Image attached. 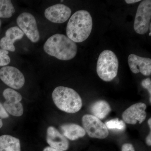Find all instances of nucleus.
Masks as SVG:
<instances>
[{"label": "nucleus", "mask_w": 151, "mask_h": 151, "mask_svg": "<svg viewBox=\"0 0 151 151\" xmlns=\"http://www.w3.org/2000/svg\"><path fill=\"white\" fill-rule=\"evenodd\" d=\"M45 52L62 60L73 59L77 54V45L67 36L56 34L49 37L43 45Z\"/></svg>", "instance_id": "1"}, {"label": "nucleus", "mask_w": 151, "mask_h": 151, "mask_svg": "<svg viewBox=\"0 0 151 151\" xmlns=\"http://www.w3.org/2000/svg\"><path fill=\"white\" fill-rule=\"evenodd\" d=\"M92 25V17L89 12L84 10L77 11L68 22L66 35L75 43L83 42L90 35Z\"/></svg>", "instance_id": "2"}, {"label": "nucleus", "mask_w": 151, "mask_h": 151, "mask_svg": "<svg viewBox=\"0 0 151 151\" xmlns=\"http://www.w3.org/2000/svg\"><path fill=\"white\" fill-rule=\"evenodd\" d=\"M52 97L57 107L66 113H77L82 108V100L80 95L69 87L58 86L52 92Z\"/></svg>", "instance_id": "3"}, {"label": "nucleus", "mask_w": 151, "mask_h": 151, "mask_svg": "<svg viewBox=\"0 0 151 151\" xmlns=\"http://www.w3.org/2000/svg\"><path fill=\"white\" fill-rule=\"evenodd\" d=\"M119 61L114 52L106 50L100 53L97 64V72L103 81L109 82L118 74Z\"/></svg>", "instance_id": "4"}, {"label": "nucleus", "mask_w": 151, "mask_h": 151, "mask_svg": "<svg viewBox=\"0 0 151 151\" xmlns=\"http://www.w3.org/2000/svg\"><path fill=\"white\" fill-rule=\"evenodd\" d=\"M16 22L18 27L31 42L37 43L39 41L40 33L33 15L28 12H24L17 17Z\"/></svg>", "instance_id": "5"}, {"label": "nucleus", "mask_w": 151, "mask_h": 151, "mask_svg": "<svg viewBox=\"0 0 151 151\" xmlns=\"http://www.w3.org/2000/svg\"><path fill=\"white\" fill-rule=\"evenodd\" d=\"M151 19V1H142L135 16L134 25L135 31L139 34L145 35L149 30Z\"/></svg>", "instance_id": "6"}, {"label": "nucleus", "mask_w": 151, "mask_h": 151, "mask_svg": "<svg viewBox=\"0 0 151 151\" xmlns=\"http://www.w3.org/2000/svg\"><path fill=\"white\" fill-rule=\"evenodd\" d=\"M82 123L83 129L90 137L104 139L109 135L105 124L93 115H84L82 118Z\"/></svg>", "instance_id": "7"}, {"label": "nucleus", "mask_w": 151, "mask_h": 151, "mask_svg": "<svg viewBox=\"0 0 151 151\" xmlns=\"http://www.w3.org/2000/svg\"><path fill=\"white\" fill-rule=\"evenodd\" d=\"M0 79L11 88L21 89L25 84L24 75L18 68L6 65L0 69Z\"/></svg>", "instance_id": "8"}, {"label": "nucleus", "mask_w": 151, "mask_h": 151, "mask_svg": "<svg viewBox=\"0 0 151 151\" xmlns=\"http://www.w3.org/2000/svg\"><path fill=\"white\" fill-rule=\"evenodd\" d=\"M71 10L68 6L58 4L50 6L45 10V17L54 23L61 24L70 17Z\"/></svg>", "instance_id": "9"}, {"label": "nucleus", "mask_w": 151, "mask_h": 151, "mask_svg": "<svg viewBox=\"0 0 151 151\" xmlns=\"http://www.w3.org/2000/svg\"><path fill=\"white\" fill-rule=\"evenodd\" d=\"M147 105L145 103H138L131 105L122 114L124 122L127 124L135 125L137 122L142 124L147 117L146 110Z\"/></svg>", "instance_id": "10"}, {"label": "nucleus", "mask_w": 151, "mask_h": 151, "mask_svg": "<svg viewBox=\"0 0 151 151\" xmlns=\"http://www.w3.org/2000/svg\"><path fill=\"white\" fill-rule=\"evenodd\" d=\"M128 63L131 71L137 74L140 72L143 75L149 76L151 74V59L142 57L134 54L130 55Z\"/></svg>", "instance_id": "11"}, {"label": "nucleus", "mask_w": 151, "mask_h": 151, "mask_svg": "<svg viewBox=\"0 0 151 151\" xmlns=\"http://www.w3.org/2000/svg\"><path fill=\"white\" fill-rule=\"evenodd\" d=\"M46 141L50 147L53 148L65 151L69 148L67 138L52 126L49 127L47 130Z\"/></svg>", "instance_id": "12"}, {"label": "nucleus", "mask_w": 151, "mask_h": 151, "mask_svg": "<svg viewBox=\"0 0 151 151\" xmlns=\"http://www.w3.org/2000/svg\"><path fill=\"white\" fill-rule=\"evenodd\" d=\"M24 35L17 26L12 27L6 31L5 35L0 40V47L8 51L14 52L16 48L14 43L21 40Z\"/></svg>", "instance_id": "13"}, {"label": "nucleus", "mask_w": 151, "mask_h": 151, "mask_svg": "<svg viewBox=\"0 0 151 151\" xmlns=\"http://www.w3.org/2000/svg\"><path fill=\"white\" fill-rule=\"evenodd\" d=\"M60 128L62 134L70 140H76L78 138L83 137L86 134L83 128L77 124H64L61 125Z\"/></svg>", "instance_id": "14"}, {"label": "nucleus", "mask_w": 151, "mask_h": 151, "mask_svg": "<svg viewBox=\"0 0 151 151\" xmlns=\"http://www.w3.org/2000/svg\"><path fill=\"white\" fill-rule=\"evenodd\" d=\"M89 110L92 115L99 119H103L107 117L111 111V108L108 102L105 100L96 101L90 105Z\"/></svg>", "instance_id": "15"}, {"label": "nucleus", "mask_w": 151, "mask_h": 151, "mask_svg": "<svg viewBox=\"0 0 151 151\" xmlns=\"http://www.w3.org/2000/svg\"><path fill=\"white\" fill-rule=\"evenodd\" d=\"M0 151H21L19 139L9 135L0 136Z\"/></svg>", "instance_id": "16"}, {"label": "nucleus", "mask_w": 151, "mask_h": 151, "mask_svg": "<svg viewBox=\"0 0 151 151\" xmlns=\"http://www.w3.org/2000/svg\"><path fill=\"white\" fill-rule=\"evenodd\" d=\"M15 12L11 1L0 0V18H9Z\"/></svg>", "instance_id": "17"}, {"label": "nucleus", "mask_w": 151, "mask_h": 151, "mask_svg": "<svg viewBox=\"0 0 151 151\" xmlns=\"http://www.w3.org/2000/svg\"><path fill=\"white\" fill-rule=\"evenodd\" d=\"M3 106L7 112L12 116L20 117L23 114L24 108L20 102L11 103L5 100Z\"/></svg>", "instance_id": "18"}, {"label": "nucleus", "mask_w": 151, "mask_h": 151, "mask_svg": "<svg viewBox=\"0 0 151 151\" xmlns=\"http://www.w3.org/2000/svg\"><path fill=\"white\" fill-rule=\"evenodd\" d=\"M3 94L6 101L11 103H19L22 99L21 94L12 88L5 89Z\"/></svg>", "instance_id": "19"}, {"label": "nucleus", "mask_w": 151, "mask_h": 151, "mask_svg": "<svg viewBox=\"0 0 151 151\" xmlns=\"http://www.w3.org/2000/svg\"><path fill=\"white\" fill-rule=\"evenodd\" d=\"M107 129L116 131H123L126 129V125L122 120L119 121V119H111L105 123Z\"/></svg>", "instance_id": "20"}, {"label": "nucleus", "mask_w": 151, "mask_h": 151, "mask_svg": "<svg viewBox=\"0 0 151 151\" xmlns=\"http://www.w3.org/2000/svg\"><path fill=\"white\" fill-rule=\"evenodd\" d=\"M11 62V58L9 55V51L0 48V66H6Z\"/></svg>", "instance_id": "21"}, {"label": "nucleus", "mask_w": 151, "mask_h": 151, "mask_svg": "<svg viewBox=\"0 0 151 151\" xmlns=\"http://www.w3.org/2000/svg\"><path fill=\"white\" fill-rule=\"evenodd\" d=\"M141 85L143 88L147 90L150 94V101L151 103V80L150 78L144 79L141 82Z\"/></svg>", "instance_id": "22"}, {"label": "nucleus", "mask_w": 151, "mask_h": 151, "mask_svg": "<svg viewBox=\"0 0 151 151\" xmlns=\"http://www.w3.org/2000/svg\"><path fill=\"white\" fill-rule=\"evenodd\" d=\"M9 117V115L6 111L2 104L0 103V118L1 119H6Z\"/></svg>", "instance_id": "23"}, {"label": "nucleus", "mask_w": 151, "mask_h": 151, "mask_svg": "<svg viewBox=\"0 0 151 151\" xmlns=\"http://www.w3.org/2000/svg\"><path fill=\"white\" fill-rule=\"evenodd\" d=\"M122 151H135L134 148L130 143L124 144L122 147Z\"/></svg>", "instance_id": "24"}, {"label": "nucleus", "mask_w": 151, "mask_h": 151, "mask_svg": "<svg viewBox=\"0 0 151 151\" xmlns=\"http://www.w3.org/2000/svg\"><path fill=\"white\" fill-rule=\"evenodd\" d=\"M146 144L149 146H151V132H150V133L147 137L146 138Z\"/></svg>", "instance_id": "25"}, {"label": "nucleus", "mask_w": 151, "mask_h": 151, "mask_svg": "<svg viewBox=\"0 0 151 151\" xmlns=\"http://www.w3.org/2000/svg\"><path fill=\"white\" fill-rule=\"evenodd\" d=\"M43 151H64L61 150H57L52 148L50 147H46L44 149Z\"/></svg>", "instance_id": "26"}, {"label": "nucleus", "mask_w": 151, "mask_h": 151, "mask_svg": "<svg viewBox=\"0 0 151 151\" xmlns=\"http://www.w3.org/2000/svg\"><path fill=\"white\" fill-rule=\"evenodd\" d=\"M140 1V0H126L125 2L128 4H132L138 2Z\"/></svg>", "instance_id": "27"}, {"label": "nucleus", "mask_w": 151, "mask_h": 151, "mask_svg": "<svg viewBox=\"0 0 151 151\" xmlns=\"http://www.w3.org/2000/svg\"><path fill=\"white\" fill-rule=\"evenodd\" d=\"M148 125L149 126V127H150V129H151V119L150 118V119H149L148 121Z\"/></svg>", "instance_id": "28"}, {"label": "nucleus", "mask_w": 151, "mask_h": 151, "mask_svg": "<svg viewBox=\"0 0 151 151\" xmlns=\"http://www.w3.org/2000/svg\"><path fill=\"white\" fill-rule=\"evenodd\" d=\"M3 126V122L2 120L0 118V129Z\"/></svg>", "instance_id": "29"}, {"label": "nucleus", "mask_w": 151, "mask_h": 151, "mask_svg": "<svg viewBox=\"0 0 151 151\" xmlns=\"http://www.w3.org/2000/svg\"><path fill=\"white\" fill-rule=\"evenodd\" d=\"M1 20H0V27H1Z\"/></svg>", "instance_id": "30"}, {"label": "nucleus", "mask_w": 151, "mask_h": 151, "mask_svg": "<svg viewBox=\"0 0 151 151\" xmlns=\"http://www.w3.org/2000/svg\"><path fill=\"white\" fill-rule=\"evenodd\" d=\"M149 35H150V36H151V32H150V34H149Z\"/></svg>", "instance_id": "31"}]
</instances>
